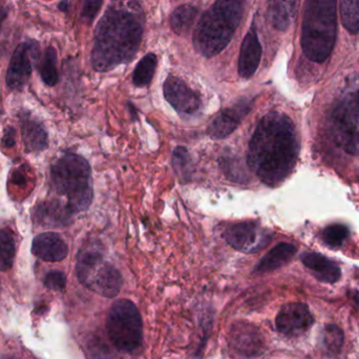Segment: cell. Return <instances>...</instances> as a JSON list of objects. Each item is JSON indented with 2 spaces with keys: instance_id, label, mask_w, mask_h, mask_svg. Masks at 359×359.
<instances>
[{
  "instance_id": "6da1fadb",
  "label": "cell",
  "mask_w": 359,
  "mask_h": 359,
  "mask_svg": "<svg viewBox=\"0 0 359 359\" xmlns=\"http://www.w3.org/2000/svg\"><path fill=\"white\" fill-rule=\"evenodd\" d=\"M299 152L292 120L280 112H270L262 118L251 138L247 162L262 183L274 187L291 174Z\"/></svg>"
},
{
  "instance_id": "7a4b0ae2",
  "label": "cell",
  "mask_w": 359,
  "mask_h": 359,
  "mask_svg": "<svg viewBox=\"0 0 359 359\" xmlns=\"http://www.w3.org/2000/svg\"><path fill=\"white\" fill-rule=\"evenodd\" d=\"M143 36V18L136 2L113 4L97 25L92 52L93 67L107 72L130 63Z\"/></svg>"
},
{
  "instance_id": "3957f363",
  "label": "cell",
  "mask_w": 359,
  "mask_h": 359,
  "mask_svg": "<svg viewBox=\"0 0 359 359\" xmlns=\"http://www.w3.org/2000/svg\"><path fill=\"white\" fill-rule=\"evenodd\" d=\"M243 4L236 0L215 2L201 17L194 34L196 50L210 58L229 44L243 16Z\"/></svg>"
},
{
  "instance_id": "277c9868",
  "label": "cell",
  "mask_w": 359,
  "mask_h": 359,
  "mask_svg": "<svg viewBox=\"0 0 359 359\" xmlns=\"http://www.w3.org/2000/svg\"><path fill=\"white\" fill-rule=\"evenodd\" d=\"M337 36V2L308 1L302 27L304 54L313 63L326 61L334 48Z\"/></svg>"
},
{
  "instance_id": "5b68a950",
  "label": "cell",
  "mask_w": 359,
  "mask_h": 359,
  "mask_svg": "<svg viewBox=\"0 0 359 359\" xmlns=\"http://www.w3.org/2000/svg\"><path fill=\"white\" fill-rule=\"evenodd\" d=\"M50 183L58 195L67 198L73 214L88 210L92 204V172L82 156L67 153L59 158L50 168Z\"/></svg>"
},
{
  "instance_id": "8992f818",
  "label": "cell",
  "mask_w": 359,
  "mask_h": 359,
  "mask_svg": "<svg viewBox=\"0 0 359 359\" xmlns=\"http://www.w3.org/2000/svg\"><path fill=\"white\" fill-rule=\"evenodd\" d=\"M107 331L114 347L133 353L142 345L143 322L138 308L128 299L116 301L107 318Z\"/></svg>"
},
{
  "instance_id": "52a82bcc",
  "label": "cell",
  "mask_w": 359,
  "mask_h": 359,
  "mask_svg": "<svg viewBox=\"0 0 359 359\" xmlns=\"http://www.w3.org/2000/svg\"><path fill=\"white\" fill-rule=\"evenodd\" d=\"M335 141L347 153L359 154V84L350 86L332 112Z\"/></svg>"
},
{
  "instance_id": "ba28073f",
  "label": "cell",
  "mask_w": 359,
  "mask_h": 359,
  "mask_svg": "<svg viewBox=\"0 0 359 359\" xmlns=\"http://www.w3.org/2000/svg\"><path fill=\"white\" fill-rule=\"evenodd\" d=\"M39 46L37 42L29 41L19 44L15 50L8 72H6V86L12 90H20L29 81L33 71V63L38 58Z\"/></svg>"
},
{
  "instance_id": "9c48e42d",
  "label": "cell",
  "mask_w": 359,
  "mask_h": 359,
  "mask_svg": "<svg viewBox=\"0 0 359 359\" xmlns=\"http://www.w3.org/2000/svg\"><path fill=\"white\" fill-rule=\"evenodd\" d=\"M224 238L236 250L251 254L265 247L270 237L261 229L259 223L246 221L230 226L224 232Z\"/></svg>"
},
{
  "instance_id": "30bf717a",
  "label": "cell",
  "mask_w": 359,
  "mask_h": 359,
  "mask_svg": "<svg viewBox=\"0 0 359 359\" xmlns=\"http://www.w3.org/2000/svg\"><path fill=\"white\" fill-rule=\"evenodd\" d=\"M80 282L101 296L114 299L121 290L122 276L117 268L103 259Z\"/></svg>"
},
{
  "instance_id": "8fae6325",
  "label": "cell",
  "mask_w": 359,
  "mask_h": 359,
  "mask_svg": "<svg viewBox=\"0 0 359 359\" xmlns=\"http://www.w3.org/2000/svg\"><path fill=\"white\" fill-rule=\"evenodd\" d=\"M229 345L241 356L255 358L263 353L265 341L257 327L249 322H238L230 328Z\"/></svg>"
},
{
  "instance_id": "7c38bea8",
  "label": "cell",
  "mask_w": 359,
  "mask_h": 359,
  "mask_svg": "<svg viewBox=\"0 0 359 359\" xmlns=\"http://www.w3.org/2000/svg\"><path fill=\"white\" fill-rule=\"evenodd\" d=\"M313 325V316L307 306L301 303L285 305L276 316L278 332L290 337L303 334Z\"/></svg>"
},
{
  "instance_id": "4fadbf2b",
  "label": "cell",
  "mask_w": 359,
  "mask_h": 359,
  "mask_svg": "<svg viewBox=\"0 0 359 359\" xmlns=\"http://www.w3.org/2000/svg\"><path fill=\"white\" fill-rule=\"evenodd\" d=\"M252 103L248 99H241L233 107L223 110L208 126L209 136L213 139H223L229 136L238 126L242 120L250 112Z\"/></svg>"
},
{
  "instance_id": "5bb4252c",
  "label": "cell",
  "mask_w": 359,
  "mask_h": 359,
  "mask_svg": "<svg viewBox=\"0 0 359 359\" xmlns=\"http://www.w3.org/2000/svg\"><path fill=\"white\" fill-rule=\"evenodd\" d=\"M164 96L175 110L181 114L196 113L201 107L198 93L189 88L183 80L170 76L164 82Z\"/></svg>"
},
{
  "instance_id": "9a60e30c",
  "label": "cell",
  "mask_w": 359,
  "mask_h": 359,
  "mask_svg": "<svg viewBox=\"0 0 359 359\" xmlns=\"http://www.w3.org/2000/svg\"><path fill=\"white\" fill-rule=\"evenodd\" d=\"M262 46L255 27L245 36L238 57V74L241 77L250 78L257 72L262 58Z\"/></svg>"
},
{
  "instance_id": "2e32d148",
  "label": "cell",
  "mask_w": 359,
  "mask_h": 359,
  "mask_svg": "<svg viewBox=\"0 0 359 359\" xmlns=\"http://www.w3.org/2000/svg\"><path fill=\"white\" fill-rule=\"evenodd\" d=\"M67 246L62 238L52 232L36 236L32 244V253L44 261H61L67 257Z\"/></svg>"
},
{
  "instance_id": "e0dca14e",
  "label": "cell",
  "mask_w": 359,
  "mask_h": 359,
  "mask_svg": "<svg viewBox=\"0 0 359 359\" xmlns=\"http://www.w3.org/2000/svg\"><path fill=\"white\" fill-rule=\"evenodd\" d=\"M23 143L29 152H41L48 148V133L41 122L31 113L22 111L19 114Z\"/></svg>"
},
{
  "instance_id": "ac0fdd59",
  "label": "cell",
  "mask_w": 359,
  "mask_h": 359,
  "mask_svg": "<svg viewBox=\"0 0 359 359\" xmlns=\"http://www.w3.org/2000/svg\"><path fill=\"white\" fill-rule=\"evenodd\" d=\"M73 213L60 202L50 200L38 204L34 210V221L42 227H65L71 223Z\"/></svg>"
},
{
  "instance_id": "d6986e66",
  "label": "cell",
  "mask_w": 359,
  "mask_h": 359,
  "mask_svg": "<svg viewBox=\"0 0 359 359\" xmlns=\"http://www.w3.org/2000/svg\"><path fill=\"white\" fill-rule=\"evenodd\" d=\"M302 261L320 282L333 284L341 278V270L337 263L318 253H305Z\"/></svg>"
},
{
  "instance_id": "ffe728a7",
  "label": "cell",
  "mask_w": 359,
  "mask_h": 359,
  "mask_svg": "<svg viewBox=\"0 0 359 359\" xmlns=\"http://www.w3.org/2000/svg\"><path fill=\"white\" fill-rule=\"evenodd\" d=\"M297 253V247L287 242H282L269 251L255 267V272L257 274L269 273L274 270L280 269L289 263Z\"/></svg>"
},
{
  "instance_id": "44dd1931",
  "label": "cell",
  "mask_w": 359,
  "mask_h": 359,
  "mask_svg": "<svg viewBox=\"0 0 359 359\" xmlns=\"http://www.w3.org/2000/svg\"><path fill=\"white\" fill-rule=\"evenodd\" d=\"M297 11V2H271L269 6V14L272 25L278 31H286L294 19Z\"/></svg>"
},
{
  "instance_id": "7402d4cb",
  "label": "cell",
  "mask_w": 359,
  "mask_h": 359,
  "mask_svg": "<svg viewBox=\"0 0 359 359\" xmlns=\"http://www.w3.org/2000/svg\"><path fill=\"white\" fill-rule=\"evenodd\" d=\"M198 12V8L190 4L178 6L170 16L172 31L178 35L187 34L194 25Z\"/></svg>"
},
{
  "instance_id": "603a6c76",
  "label": "cell",
  "mask_w": 359,
  "mask_h": 359,
  "mask_svg": "<svg viewBox=\"0 0 359 359\" xmlns=\"http://www.w3.org/2000/svg\"><path fill=\"white\" fill-rule=\"evenodd\" d=\"M157 56L153 53H149L139 61L133 74V81L135 86L143 88L151 84L157 67Z\"/></svg>"
},
{
  "instance_id": "cb8c5ba5",
  "label": "cell",
  "mask_w": 359,
  "mask_h": 359,
  "mask_svg": "<svg viewBox=\"0 0 359 359\" xmlns=\"http://www.w3.org/2000/svg\"><path fill=\"white\" fill-rule=\"evenodd\" d=\"M15 240L8 229H0V271H8L14 263Z\"/></svg>"
},
{
  "instance_id": "d4e9b609",
  "label": "cell",
  "mask_w": 359,
  "mask_h": 359,
  "mask_svg": "<svg viewBox=\"0 0 359 359\" xmlns=\"http://www.w3.org/2000/svg\"><path fill=\"white\" fill-rule=\"evenodd\" d=\"M42 80L48 86H53L58 81L57 71V52L53 46L46 48L40 65Z\"/></svg>"
},
{
  "instance_id": "484cf974",
  "label": "cell",
  "mask_w": 359,
  "mask_h": 359,
  "mask_svg": "<svg viewBox=\"0 0 359 359\" xmlns=\"http://www.w3.org/2000/svg\"><path fill=\"white\" fill-rule=\"evenodd\" d=\"M172 166L182 181L187 183L191 179L194 167H192L191 158L185 148H176L172 154Z\"/></svg>"
},
{
  "instance_id": "4316f807",
  "label": "cell",
  "mask_w": 359,
  "mask_h": 359,
  "mask_svg": "<svg viewBox=\"0 0 359 359\" xmlns=\"http://www.w3.org/2000/svg\"><path fill=\"white\" fill-rule=\"evenodd\" d=\"M341 21L348 32L356 34L359 32V1L344 0L339 4Z\"/></svg>"
},
{
  "instance_id": "83f0119b",
  "label": "cell",
  "mask_w": 359,
  "mask_h": 359,
  "mask_svg": "<svg viewBox=\"0 0 359 359\" xmlns=\"http://www.w3.org/2000/svg\"><path fill=\"white\" fill-rule=\"evenodd\" d=\"M350 235V230L345 225L333 223L328 226L323 232V240L328 246L332 248H339L344 242L348 240Z\"/></svg>"
},
{
  "instance_id": "f1b7e54d",
  "label": "cell",
  "mask_w": 359,
  "mask_h": 359,
  "mask_svg": "<svg viewBox=\"0 0 359 359\" xmlns=\"http://www.w3.org/2000/svg\"><path fill=\"white\" fill-rule=\"evenodd\" d=\"M323 344L328 353H339L344 344L343 331L337 325H328L323 333Z\"/></svg>"
},
{
  "instance_id": "f546056e",
  "label": "cell",
  "mask_w": 359,
  "mask_h": 359,
  "mask_svg": "<svg viewBox=\"0 0 359 359\" xmlns=\"http://www.w3.org/2000/svg\"><path fill=\"white\" fill-rule=\"evenodd\" d=\"M219 164H221L222 170L225 172L228 178L236 181V183H246V172L243 170L240 160L232 157L221 158Z\"/></svg>"
},
{
  "instance_id": "4dcf8cb0",
  "label": "cell",
  "mask_w": 359,
  "mask_h": 359,
  "mask_svg": "<svg viewBox=\"0 0 359 359\" xmlns=\"http://www.w3.org/2000/svg\"><path fill=\"white\" fill-rule=\"evenodd\" d=\"M44 285L46 288L53 291H63L67 285V278L65 273L60 271H52L44 278Z\"/></svg>"
},
{
  "instance_id": "1f68e13d",
  "label": "cell",
  "mask_w": 359,
  "mask_h": 359,
  "mask_svg": "<svg viewBox=\"0 0 359 359\" xmlns=\"http://www.w3.org/2000/svg\"><path fill=\"white\" fill-rule=\"evenodd\" d=\"M102 6V1H86L81 17L86 23H92Z\"/></svg>"
},
{
  "instance_id": "d6a6232c",
  "label": "cell",
  "mask_w": 359,
  "mask_h": 359,
  "mask_svg": "<svg viewBox=\"0 0 359 359\" xmlns=\"http://www.w3.org/2000/svg\"><path fill=\"white\" fill-rule=\"evenodd\" d=\"M2 143H4V147L10 148L14 147L15 145V131L14 129L10 128L8 129V132L4 134V139H2Z\"/></svg>"
},
{
  "instance_id": "836d02e7",
  "label": "cell",
  "mask_w": 359,
  "mask_h": 359,
  "mask_svg": "<svg viewBox=\"0 0 359 359\" xmlns=\"http://www.w3.org/2000/svg\"><path fill=\"white\" fill-rule=\"evenodd\" d=\"M6 15H8V10L6 8L0 6V27H1L2 22L6 19Z\"/></svg>"
},
{
  "instance_id": "e575fe53",
  "label": "cell",
  "mask_w": 359,
  "mask_h": 359,
  "mask_svg": "<svg viewBox=\"0 0 359 359\" xmlns=\"http://www.w3.org/2000/svg\"><path fill=\"white\" fill-rule=\"evenodd\" d=\"M67 2H60V4H59V8H60V10H67Z\"/></svg>"
},
{
  "instance_id": "d590c367",
  "label": "cell",
  "mask_w": 359,
  "mask_h": 359,
  "mask_svg": "<svg viewBox=\"0 0 359 359\" xmlns=\"http://www.w3.org/2000/svg\"><path fill=\"white\" fill-rule=\"evenodd\" d=\"M2 359H19V358H14V356H6V358H2Z\"/></svg>"
}]
</instances>
